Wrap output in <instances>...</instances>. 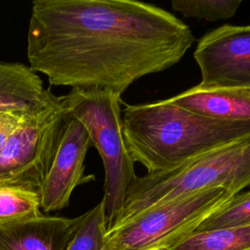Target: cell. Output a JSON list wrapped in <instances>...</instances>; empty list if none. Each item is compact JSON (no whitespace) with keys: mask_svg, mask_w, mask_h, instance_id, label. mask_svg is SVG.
<instances>
[{"mask_svg":"<svg viewBox=\"0 0 250 250\" xmlns=\"http://www.w3.org/2000/svg\"><path fill=\"white\" fill-rule=\"evenodd\" d=\"M123 104L121 123L127 149L148 174L173 170L198 155L250 137V120H216L168 100Z\"/></svg>","mask_w":250,"mask_h":250,"instance_id":"7a4b0ae2","label":"cell"},{"mask_svg":"<svg viewBox=\"0 0 250 250\" xmlns=\"http://www.w3.org/2000/svg\"><path fill=\"white\" fill-rule=\"evenodd\" d=\"M167 100L181 108L216 120H250L248 89L207 88L197 84Z\"/></svg>","mask_w":250,"mask_h":250,"instance_id":"8fae6325","label":"cell"},{"mask_svg":"<svg viewBox=\"0 0 250 250\" xmlns=\"http://www.w3.org/2000/svg\"><path fill=\"white\" fill-rule=\"evenodd\" d=\"M26 117L0 111V149Z\"/></svg>","mask_w":250,"mask_h":250,"instance_id":"e0dca14e","label":"cell"},{"mask_svg":"<svg viewBox=\"0 0 250 250\" xmlns=\"http://www.w3.org/2000/svg\"><path fill=\"white\" fill-rule=\"evenodd\" d=\"M91 146L85 127L68 116L54 160L40 188L41 209L45 213L64 209L76 187L95 180L94 175H84V160Z\"/></svg>","mask_w":250,"mask_h":250,"instance_id":"ba28073f","label":"cell"},{"mask_svg":"<svg viewBox=\"0 0 250 250\" xmlns=\"http://www.w3.org/2000/svg\"><path fill=\"white\" fill-rule=\"evenodd\" d=\"M248 187L250 137L198 155L173 170L136 176L113 228L149 208L197 191L222 188L235 195Z\"/></svg>","mask_w":250,"mask_h":250,"instance_id":"3957f363","label":"cell"},{"mask_svg":"<svg viewBox=\"0 0 250 250\" xmlns=\"http://www.w3.org/2000/svg\"><path fill=\"white\" fill-rule=\"evenodd\" d=\"M40 189L0 181V226L41 215Z\"/></svg>","mask_w":250,"mask_h":250,"instance_id":"7c38bea8","label":"cell"},{"mask_svg":"<svg viewBox=\"0 0 250 250\" xmlns=\"http://www.w3.org/2000/svg\"><path fill=\"white\" fill-rule=\"evenodd\" d=\"M76 219L73 235L65 250H110L103 201Z\"/></svg>","mask_w":250,"mask_h":250,"instance_id":"5bb4252c","label":"cell"},{"mask_svg":"<svg viewBox=\"0 0 250 250\" xmlns=\"http://www.w3.org/2000/svg\"><path fill=\"white\" fill-rule=\"evenodd\" d=\"M250 225V188L233 195L209 215L195 231L244 227Z\"/></svg>","mask_w":250,"mask_h":250,"instance_id":"9a60e30c","label":"cell"},{"mask_svg":"<svg viewBox=\"0 0 250 250\" xmlns=\"http://www.w3.org/2000/svg\"><path fill=\"white\" fill-rule=\"evenodd\" d=\"M60 101L30 67L0 62V111L27 117L38 114Z\"/></svg>","mask_w":250,"mask_h":250,"instance_id":"9c48e42d","label":"cell"},{"mask_svg":"<svg viewBox=\"0 0 250 250\" xmlns=\"http://www.w3.org/2000/svg\"><path fill=\"white\" fill-rule=\"evenodd\" d=\"M193 58L203 87L250 90V25H222L200 38Z\"/></svg>","mask_w":250,"mask_h":250,"instance_id":"52a82bcc","label":"cell"},{"mask_svg":"<svg viewBox=\"0 0 250 250\" xmlns=\"http://www.w3.org/2000/svg\"><path fill=\"white\" fill-rule=\"evenodd\" d=\"M76 221L41 214L0 226V250H65Z\"/></svg>","mask_w":250,"mask_h":250,"instance_id":"30bf717a","label":"cell"},{"mask_svg":"<svg viewBox=\"0 0 250 250\" xmlns=\"http://www.w3.org/2000/svg\"><path fill=\"white\" fill-rule=\"evenodd\" d=\"M66 114L87 130L104 169V221L107 231L119 219L127 190L137 176L127 149L121 123V96L104 89H71L60 96Z\"/></svg>","mask_w":250,"mask_h":250,"instance_id":"277c9868","label":"cell"},{"mask_svg":"<svg viewBox=\"0 0 250 250\" xmlns=\"http://www.w3.org/2000/svg\"><path fill=\"white\" fill-rule=\"evenodd\" d=\"M234 194L216 188L149 208L107 231L110 250H170Z\"/></svg>","mask_w":250,"mask_h":250,"instance_id":"5b68a950","label":"cell"},{"mask_svg":"<svg viewBox=\"0 0 250 250\" xmlns=\"http://www.w3.org/2000/svg\"><path fill=\"white\" fill-rule=\"evenodd\" d=\"M194 41L170 12L133 0H36L26 56L49 84L121 96L143 76L170 68Z\"/></svg>","mask_w":250,"mask_h":250,"instance_id":"6da1fadb","label":"cell"},{"mask_svg":"<svg viewBox=\"0 0 250 250\" xmlns=\"http://www.w3.org/2000/svg\"><path fill=\"white\" fill-rule=\"evenodd\" d=\"M241 0H173L170 5L186 18L216 21L232 18Z\"/></svg>","mask_w":250,"mask_h":250,"instance_id":"2e32d148","label":"cell"},{"mask_svg":"<svg viewBox=\"0 0 250 250\" xmlns=\"http://www.w3.org/2000/svg\"><path fill=\"white\" fill-rule=\"evenodd\" d=\"M67 119L60 101L38 114L27 116L0 149V181L40 189Z\"/></svg>","mask_w":250,"mask_h":250,"instance_id":"8992f818","label":"cell"},{"mask_svg":"<svg viewBox=\"0 0 250 250\" xmlns=\"http://www.w3.org/2000/svg\"><path fill=\"white\" fill-rule=\"evenodd\" d=\"M170 250H250V225L194 231Z\"/></svg>","mask_w":250,"mask_h":250,"instance_id":"4fadbf2b","label":"cell"}]
</instances>
